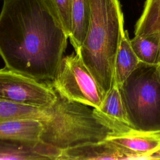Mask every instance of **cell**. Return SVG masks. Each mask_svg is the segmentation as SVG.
Returning a JSON list of instances; mask_svg holds the SVG:
<instances>
[{
  "instance_id": "1",
  "label": "cell",
  "mask_w": 160,
  "mask_h": 160,
  "mask_svg": "<svg viewBox=\"0 0 160 160\" xmlns=\"http://www.w3.org/2000/svg\"><path fill=\"white\" fill-rule=\"evenodd\" d=\"M68 36L44 0H4L0 12V56L5 67L51 82Z\"/></svg>"
},
{
  "instance_id": "2",
  "label": "cell",
  "mask_w": 160,
  "mask_h": 160,
  "mask_svg": "<svg viewBox=\"0 0 160 160\" xmlns=\"http://www.w3.org/2000/svg\"><path fill=\"white\" fill-rule=\"evenodd\" d=\"M86 37L76 52L94 78L104 96L114 84V62L126 30L119 0H89Z\"/></svg>"
},
{
  "instance_id": "3",
  "label": "cell",
  "mask_w": 160,
  "mask_h": 160,
  "mask_svg": "<svg viewBox=\"0 0 160 160\" xmlns=\"http://www.w3.org/2000/svg\"><path fill=\"white\" fill-rule=\"evenodd\" d=\"M47 111L48 118L41 121L40 141L60 151L104 140L112 132L95 116L93 108L58 93L56 102Z\"/></svg>"
},
{
  "instance_id": "4",
  "label": "cell",
  "mask_w": 160,
  "mask_h": 160,
  "mask_svg": "<svg viewBox=\"0 0 160 160\" xmlns=\"http://www.w3.org/2000/svg\"><path fill=\"white\" fill-rule=\"evenodd\" d=\"M118 88L131 126L160 131V65L140 61Z\"/></svg>"
},
{
  "instance_id": "5",
  "label": "cell",
  "mask_w": 160,
  "mask_h": 160,
  "mask_svg": "<svg viewBox=\"0 0 160 160\" xmlns=\"http://www.w3.org/2000/svg\"><path fill=\"white\" fill-rule=\"evenodd\" d=\"M49 82L63 98L93 108H99L105 97L79 54L75 52L63 56Z\"/></svg>"
},
{
  "instance_id": "6",
  "label": "cell",
  "mask_w": 160,
  "mask_h": 160,
  "mask_svg": "<svg viewBox=\"0 0 160 160\" xmlns=\"http://www.w3.org/2000/svg\"><path fill=\"white\" fill-rule=\"evenodd\" d=\"M57 99L49 82H41L4 66L0 69V101L10 103L48 108Z\"/></svg>"
},
{
  "instance_id": "7",
  "label": "cell",
  "mask_w": 160,
  "mask_h": 160,
  "mask_svg": "<svg viewBox=\"0 0 160 160\" xmlns=\"http://www.w3.org/2000/svg\"><path fill=\"white\" fill-rule=\"evenodd\" d=\"M107 139L132 153L136 159H151L152 154L160 151V131H141L125 124Z\"/></svg>"
},
{
  "instance_id": "8",
  "label": "cell",
  "mask_w": 160,
  "mask_h": 160,
  "mask_svg": "<svg viewBox=\"0 0 160 160\" xmlns=\"http://www.w3.org/2000/svg\"><path fill=\"white\" fill-rule=\"evenodd\" d=\"M64 159H136L126 149L108 139L81 144L61 151L58 160Z\"/></svg>"
},
{
  "instance_id": "9",
  "label": "cell",
  "mask_w": 160,
  "mask_h": 160,
  "mask_svg": "<svg viewBox=\"0 0 160 160\" xmlns=\"http://www.w3.org/2000/svg\"><path fill=\"white\" fill-rule=\"evenodd\" d=\"M61 152L41 141L0 140V159H58Z\"/></svg>"
},
{
  "instance_id": "10",
  "label": "cell",
  "mask_w": 160,
  "mask_h": 160,
  "mask_svg": "<svg viewBox=\"0 0 160 160\" xmlns=\"http://www.w3.org/2000/svg\"><path fill=\"white\" fill-rule=\"evenodd\" d=\"M42 130L41 120L12 118L0 120V140L38 142Z\"/></svg>"
},
{
  "instance_id": "11",
  "label": "cell",
  "mask_w": 160,
  "mask_h": 160,
  "mask_svg": "<svg viewBox=\"0 0 160 160\" xmlns=\"http://www.w3.org/2000/svg\"><path fill=\"white\" fill-rule=\"evenodd\" d=\"M93 111L98 119L111 131L118 123L129 124L118 86L115 83L106 94L101 106L93 108Z\"/></svg>"
},
{
  "instance_id": "12",
  "label": "cell",
  "mask_w": 160,
  "mask_h": 160,
  "mask_svg": "<svg viewBox=\"0 0 160 160\" xmlns=\"http://www.w3.org/2000/svg\"><path fill=\"white\" fill-rule=\"evenodd\" d=\"M140 61L135 54L130 42L128 31L123 34L116 53L114 62V83L121 86L135 70Z\"/></svg>"
},
{
  "instance_id": "13",
  "label": "cell",
  "mask_w": 160,
  "mask_h": 160,
  "mask_svg": "<svg viewBox=\"0 0 160 160\" xmlns=\"http://www.w3.org/2000/svg\"><path fill=\"white\" fill-rule=\"evenodd\" d=\"M89 17V0H72L71 31L69 39L75 52L79 51L86 37Z\"/></svg>"
},
{
  "instance_id": "14",
  "label": "cell",
  "mask_w": 160,
  "mask_h": 160,
  "mask_svg": "<svg viewBox=\"0 0 160 160\" xmlns=\"http://www.w3.org/2000/svg\"><path fill=\"white\" fill-rule=\"evenodd\" d=\"M132 49L141 62L158 64L160 56V32L148 35H134L130 39Z\"/></svg>"
},
{
  "instance_id": "15",
  "label": "cell",
  "mask_w": 160,
  "mask_h": 160,
  "mask_svg": "<svg viewBox=\"0 0 160 160\" xmlns=\"http://www.w3.org/2000/svg\"><path fill=\"white\" fill-rule=\"evenodd\" d=\"M160 32V0H146L137 21L134 35H148Z\"/></svg>"
},
{
  "instance_id": "16",
  "label": "cell",
  "mask_w": 160,
  "mask_h": 160,
  "mask_svg": "<svg viewBox=\"0 0 160 160\" xmlns=\"http://www.w3.org/2000/svg\"><path fill=\"white\" fill-rule=\"evenodd\" d=\"M48 116L47 108H38L0 101V120L33 118L42 121L47 119Z\"/></svg>"
},
{
  "instance_id": "17",
  "label": "cell",
  "mask_w": 160,
  "mask_h": 160,
  "mask_svg": "<svg viewBox=\"0 0 160 160\" xmlns=\"http://www.w3.org/2000/svg\"><path fill=\"white\" fill-rule=\"evenodd\" d=\"M51 11L57 19L66 34L69 36L71 31L72 0H44Z\"/></svg>"
},
{
  "instance_id": "18",
  "label": "cell",
  "mask_w": 160,
  "mask_h": 160,
  "mask_svg": "<svg viewBox=\"0 0 160 160\" xmlns=\"http://www.w3.org/2000/svg\"><path fill=\"white\" fill-rule=\"evenodd\" d=\"M151 159H160V151L152 154L151 156Z\"/></svg>"
},
{
  "instance_id": "19",
  "label": "cell",
  "mask_w": 160,
  "mask_h": 160,
  "mask_svg": "<svg viewBox=\"0 0 160 160\" xmlns=\"http://www.w3.org/2000/svg\"><path fill=\"white\" fill-rule=\"evenodd\" d=\"M159 65H160V56H159Z\"/></svg>"
}]
</instances>
